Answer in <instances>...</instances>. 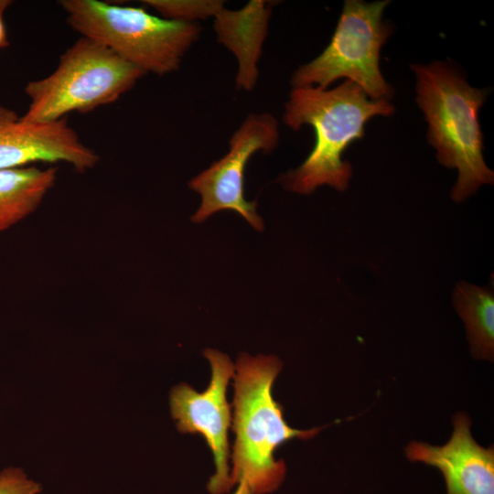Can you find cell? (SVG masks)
<instances>
[{
	"instance_id": "cell-1",
	"label": "cell",
	"mask_w": 494,
	"mask_h": 494,
	"mask_svg": "<svg viewBox=\"0 0 494 494\" xmlns=\"http://www.w3.org/2000/svg\"><path fill=\"white\" fill-rule=\"evenodd\" d=\"M394 107L388 100H371L356 83L347 80L331 89L294 88L285 106L283 120L294 130L311 126L315 145L302 165L279 177L288 190L309 195L328 185L338 191L349 186L352 168L342 160L346 148L364 136V126L373 116H389Z\"/></svg>"
},
{
	"instance_id": "cell-2",
	"label": "cell",
	"mask_w": 494,
	"mask_h": 494,
	"mask_svg": "<svg viewBox=\"0 0 494 494\" xmlns=\"http://www.w3.org/2000/svg\"><path fill=\"white\" fill-rule=\"evenodd\" d=\"M282 366L276 356L245 352L235 364L231 482L233 487L243 479L255 494L271 493L284 481L285 462L274 456L277 447L293 438L309 439L322 429H294L284 419V408L272 394Z\"/></svg>"
},
{
	"instance_id": "cell-3",
	"label": "cell",
	"mask_w": 494,
	"mask_h": 494,
	"mask_svg": "<svg viewBox=\"0 0 494 494\" xmlns=\"http://www.w3.org/2000/svg\"><path fill=\"white\" fill-rule=\"evenodd\" d=\"M416 76V102L428 124L427 138L438 162L458 171L451 197L461 202L482 184H493V171L486 165L478 110L483 91L471 87L449 64H413Z\"/></svg>"
},
{
	"instance_id": "cell-4",
	"label": "cell",
	"mask_w": 494,
	"mask_h": 494,
	"mask_svg": "<svg viewBox=\"0 0 494 494\" xmlns=\"http://www.w3.org/2000/svg\"><path fill=\"white\" fill-rule=\"evenodd\" d=\"M69 25L81 37L98 41L145 73L177 70L195 43V23L165 19L143 7L99 0H62Z\"/></svg>"
},
{
	"instance_id": "cell-5",
	"label": "cell",
	"mask_w": 494,
	"mask_h": 494,
	"mask_svg": "<svg viewBox=\"0 0 494 494\" xmlns=\"http://www.w3.org/2000/svg\"><path fill=\"white\" fill-rule=\"evenodd\" d=\"M145 74L103 44L81 37L51 74L27 84L29 105L21 117L50 123L73 112L86 113L117 101Z\"/></svg>"
},
{
	"instance_id": "cell-6",
	"label": "cell",
	"mask_w": 494,
	"mask_h": 494,
	"mask_svg": "<svg viewBox=\"0 0 494 494\" xmlns=\"http://www.w3.org/2000/svg\"><path fill=\"white\" fill-rule=\"evenodd\" d=\"M390 2L365 3L347 0L332 38L315 59L299 67L291 84L327 89L335 81L347 78L360 86L371 100H389L393 90L380 70V52L391 34L382 22Z\"/></svg>"
},
{
	"instance_id": "cell-7",
	"label": "cell",
	"mask_w": 494,
	"mask_h": 494,
	"mask_svg": "<svg viewBox=\"0 0 494 494\" xmlns=\"http://www.w3.org/2000/svg\"><path fill=\"white\" fill-rule=\"evenodd\" d=\"M278 142V123L272 114H249L231 135L227 154L188 182L201 198L191 220L200 223L216 212L232 210L262 231L263 221L256 212V202L244 198V171L255 153H269Z\"/></svg>"
},
{
	"instance_id": "cell-8",
	"label": "cell",
	"mask_w": 494,
	"mask_h": 494,
	"mask_svg": "<svg viewBox=\"0 0 494 494\" xmlns=\"http://www.w3.org/2000/svg\"><path fill=\"white\" fill-rule=\"evenodd\" d=\"M203 355L211 369L207 389L199 392L187 383H179L171 390L170 409L179 432L204 436L216 466L207 489L210 494H225L232 488L228 436L232 414L226 392L230 380L234 377L235 365L228 355L217 349H207Z\"/></svg>"
},
{
	"instance_id": "cell-9",
	"label": "cell",
	"mask_w": 494,
	"mask_h": 494,
	"mask_svg": "<svg viewBox=\"0 0 494 494\" xmlns=\"http://www.w3.org/2000/svg\"><path fill=\"white\" fill-rule=\"evenodd\" d=\"M99 156L80 139L66 118L31 123L0 105V169L19 168L35 163H66L78 172L93 168Z\"/></svg>"
},
{
	"instance_id": "cell-10",
	"label": "cell",
	"mask_w": 494,
	"mask_h": 494,
	"mask_svg": "<svg viewBox=\"0 0 494 494\" xmlns=\"http://www.w3.org/2000/svg\"><path fill=\"white\" fill-rule=\"evenodd\" d=\"M406 456L437 467L445 478L446 494H494L493 447L476 443L470 420L463 413L455 417L454 432L445 446L412 442Z\"/></svg>"
},
{
	"instance_id": "cell-11",
	"label": "cell",
	"mask_w": 494,
	"mask_h": 494,
	"mask_svg": "<svg viewBox=\"0 0 494 494\" xmlns=\"http://www.w3.org/2000/svg\"><path fill=\"white\" fill-rule=\"evenodd\" d=\"M271 4L249 2L240 10L221 7L213 16L218 41L231 50L238 61V88L252 91L258 78L257 63L268 31Z\"/></svg>"
},
{
	"instance_id": "cell-12",
	"label": "cell",
	"mask_w": 494,
	"mask_h": 494,
	"mask_svg": "<svg viewBox=\"0 0 494 494\" xmlns=\"http://www.w3.org/2000/svg\"><path fill=\"white\" fill-rule=\"evenodd\" d=\"M58 168L0 169V232L32 214L56 182Z\"/></svg>"
},
{
	"instance_id": "cell-13",
	"label": "cell",
	"mask_w": 494,
	"mask_h": 494,
	"mask_svg": "<svg viewBox=\"0 0 494 494\" xmlns=\"http://www.w3.org/2000/svg\"><path fill=\"white\" fill-rule=\"evenodd\" d=\"M455 306L466 324L471 351L475 358L493 360L494 354V294L464 281L454 290Z\"/></svg>"
},
{
	"instance_id": "cell-14",
	"label": "cell",
	"mask_w": 494,
	"mask_h": 494,
	"mask_svg": "<svg viewBox=\"0 0 494 494\" xmlns=\"http://www.w3.org/2000/svg\"><path fill=\"white\" fill-rule=\"evenodd\" d=\"M142 3L165 19L187 23L214 16L224 6L219 0H144Z\"/></svg>"
},
{
	"instance_id": "cell-15",
	"label": "cell",
	"mask_w": 494,
	"mask_h": 494,
	"mask_svg": "<svg viewBox=\"0 0 494 494\" xmlns=\"http://www.w3.org/2000/svg\"><path fill=\"white\" fill-rule=\"evenodd\" d=\"M40 485L28 478L18 467H6L0 471V494H39Z\"/></svg>"
},
{
	"instance_id": "cell-16",
	"label": "cell",
	"mask_w": 494,
	"mask_h": 494,
	"mask_svg": "<svg viewBox=\"0 0 494 494\" xmlns=\"http://www.w3.org/2000/svg\"><path fill=\"white\" fill-rule=\"evenodd\" d=\"M11 4L10 0H0V48L9 46L4 15Z\"/></svg>"
},
{
	"instance_id": "cell-17",
	"label": "cell",
	"mask_w": 494,
	"mask_h": 494,
	"mask_svg": "<svg viewBox=\"0 0 494 494\" xmlns=\"http://www.w3.org/2000/svg\"><path fill=\"white\" fill-rule=\"evenodd\" d=\"M238 488L236 491L233 494H255L250 488V486L247 484V482L243 479L240 480L238 482Z\"/></svg>"
}]
</instances>
